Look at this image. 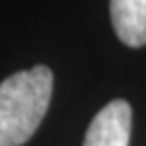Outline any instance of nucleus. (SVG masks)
<instances>
[{"label": "nucleus", "mask_w": 146, "mask_h": 146, "mask_svg": "<svg viewBox=\"0 0 146 146\" xmlns=\"http://www.w3.org/2000/svg\"><path fill=\"white\" fill-rule=\"evenodd\" d=\"M53 91L45 65L12 73L0 83V146L25 144L43 122Z\"/></svg>", "instance_id": "nucleus-1"}, {"label": "nucleus", "mask_w": 146, "mask_h": 146, "mask_svg": "<svg viewBox=\"0 0 146 146\" xmlns=\"http://www.w3.org/2000/svg\"><path fill=\"white\" fill-rule=\"evenodd\" d=\"M118 39L128 47L146 45V0H110Z\"/></svg>", "instance_id": "nucleus-3"}, {"label": "nucleus", "mask_w": 146, "mask_h": 146, "mask_svg": "<svg viewBox=\"0 0 146 146\" xmlns=\"http://www.w3.org/2000/svg\"><path fill=\"white\" fill-rule=\"evenodd\" d=\"M132 110L124 100H114L91 120L83 146H130Z\"/></svg>", "instance_id": "nucleus-2"}]
</instances>
